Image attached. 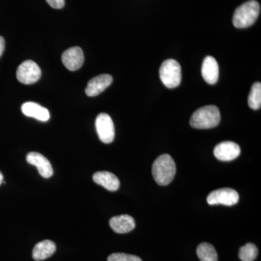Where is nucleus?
Segmentation results:
<instances>
[{"label":"nucleus","mask_w":261,"mask_h":261,"mask_svg":"<svg viewBox=\"0 0 261 261\" xmlns=\"http://www.w3.org/2000/svg\"><path fill=\"white\" fill-rule=\"evenodd\" d=\"M93 181L108 191L116 192L120 187L119 179L116 175L108 171H99L94 173Z\"/></svg>","instance_id":"nucleus-14"},{"label":"nucleus","mask_w":261,"mask_h":261,"mask_svg":"<svg viewBox=\"0 0 261 261\" xmlns=\"http://www.w3.org/2000/svg\"><path fill=\"white\" fill-rule=\"evenodd\" d=\"M56 251V243L51 240H46L35 245L33 249L32 257L37 261L45 260L51 257Z\"/></svg>","instance_id":"nucleus-16"},{"label":"nucleus","mask_w":261,"mask_h":261,"mask_svg":"<svg viewBox=\"0 0 261 261\" xmlns=\"http://www.w3.org/2000/svg\"><path fill=\"white\" fill-rule=\"evenodd\" d=\"M108 261H142L137 255H129L126 253H113L108 257Z\"/></svg>","instance_id":"nucleus-20"},{"label":"nucleus","mask_w":261,"mask_h":261,"mask_svg":"<svg viewBox=\"0 0 261 261\" xmlns=\"http://www.w3.org/2000/svg\"><path fill=\"white\" fill-rule=\"evenodd\" d=\"M5 42L4 38L0 37V58L2 55L3 54V51L5 50Z\"/></svg>","instance_id":"nucleus-22"},{"label":"nucleus","mask_w":261,"mask_h":261,"mask_svg":"<svg viewBox=\"0 0 261 261\" xmlns=\"http://www.w3.org/2000/svg\"><path fill=\"white\" fill-rule=\"evenodd\" d=\"M240 146L230 141H226L216 145L214 151L215 157L221 161H233L240 155Z\"/></svg>","instance_id":"nucleus-8"},{"label":"nucleus","mask_w":261,"mask_h":261,"mask_svg":"<svg viewBox=\"0 0 261 261\" xmlns=\"http://www.w3.org/2000/svg\"><path fill=\"white\" fill-rule=\"evenodd\" d=\"M202 75L207 84H215L218 82L219 67L214 57H205L202 65Z\"/></svg>","instance_id":"nucleus-12"},{"label":"nucleus","mask_w":261,"mask_h":261,"mask_svg":"<svg viewBox=\"0 0 261 261\" xmlns=\"http://www.w3.org/2000/svg\"><path fill=\"white\" fill-rule=\"evenodd\" d=\"M258 254V250L254 244L247 243L240 249L239 257L242 261H254Z\"/></svg>","instance_id":"nucleus-19"},{"label":"nucleus","mask_w":261,"mask_h":261,"mask_svg":"<svg viewBox=\"0 0 261 261\" xmlns=\"http://www.w3.org/2000/svg\"><path fill=\"white\" fill-rule=\"evenodd\" d=\"M84 61V53L80 47H73L65 50L62 55V62L67 69L75 71L80 69Z\"/></svg>","instance_id":"nucleus-9"},{"label":"nucleus","mask_w":261,"mask_h":261,"mask_svg":"<svg viewBox=\"0 0 261 261\" xmlns=\"http://www.w3.org/2000/svg\"><path fill=\"white\" fill-rule=\"evenodd\" d=\"M16 75L20 83L32 84L36 83L41 78L42 70L35 62L29 60L19 65Z\"/></svg>","instance_id":"nucleus-5"},{"label":"nucleus","mask_w":261,"mask_h":261,"mask_svg":"<svg viewBox=\"0 0 261 261\" xmlns=\"http://www.w3.org/2000/svg\"><path fill=\"white\" fill-rule=\"evenodd\" d=\"M152 172L158 185L166 186L173 181L176 175V163L169 154H162L154 161Z\"/></svg>","instance_id":"nucleus-1"},{"label":"nucleus","mask_w":261,"mask_h":261,"mask_svg":"<svg viewBox=\"0 0 261 261\" xmlns=\"http://www.w3.org/2000/svg\"><path fill=\"white\" fill-rule=\"evenodd\" d=\"M98 137L103 143L110 144L115 138V127L112 118L106 113L98 115L95 121Z\"/></svg>","instance_id":"nucleus-6"},{"label":"nucleus","mask_w":261,"mask_h":261,"mask_svg":"<svg viewBox=\"0 0 261 261\" xmlns=\"http://www.w3.org/2000/svg\"><path fill=\"white\" fill-rule=\"evenodd\" d=\"M221 121L219 108L215 106H207L199 108L192 114L190 125L198 129H208L214 128Z\"/></svg>","instance_id":"nucleus-3"},{"label":"nucleus","mask_w":261,"mask_h":261,"mask_svg":"<svg viewBox=\"0 0 261 261\" xmlns=\"http://www.w3.org/2000/svg\"><path fill=\"white\" fill-rule=\"evenodd\" d=\"M160 78L163 84L169 89L176 88L181 82V65L173 59H168L161 65Z\"/></svg>","instance_id":"nucleus-4"},{"label":"nucleus","mask_w":261,"mask_h":261,"mask_svg":"<svg viewBox=\"0 0 261 261\" xmlns=\"http://www.w3.org/2000/svg\"><path fill=\"white\" fill-rule=\"evenodd\" d=\"M110 226L117 233H126L135 229V219L128 215H121L113 217L109 221Z\"/></svg>","instance_id":"nucleus-13"},{"label":"nucleus","mask_w":261,"mask_h":261,"mask_svg":"<svg viewBox=\"0 0 261 261\" xmlns=\"http://www.w3.org/2000/svg\"><path fill=\"white\" fill-rule=\"evenodd\" d=\"M27 161L29 164L37 168L39 174L42 177L50 178L53 175V168L50 162L44 155L39 152H29L27 156Z\"/></svg>","instance_id":"nucleus-11"},{"label":"nucleus","mask_w":261,"mask_h":261,"mask_svg":"<svg viewBox=\"0 0 261 261\" xmlns=\"http://www.w3.org/2000/svg\"><path fill=\"white\" fill-rule=\"evenodd\" d=\"M239 194L231 188H222L215 190L209 194L207 202L209 205H224L231 206L238 203Z\"/></svg>","instance_id":"nucleus-7"},{"label":"nucleus","mask_w":261,"mask_h":261,"mask_svg":"<svg viewBox=\"0 0 261 261\" xmlns=\"http://www.w3.org/2000/svg\"><path fill=\"white\" fill-rule=\"evenodd\" d=\"M21 111L25 116L32 117L41 121H47L50 118L49 111L36 102L23 103Z\"/></svg>","instance_id":"nucleus-15"},{"label":"nucleus","mask_w":261,"mask_h":261,"mask_svg":"<svg viewBox=\"0 0 261 261\" xmlns=\"http://www.w3.org/2000/svg\"><path fill=\"white\" fill-rule=\"evenodd\" d=\"M3 182V173L0 172V185H1V184Z\"/></svg>","instance_id":"nucleus-23"},{"label":"nucleus","mask_w":261,"mask_h":261,"mask_svg":"<svg viewBox=\"0 0 261 261\" xmlns=\"http://www.w3.org/2000/svg\"><path fill=\"white\" fill-rule=\"evenodd\" d=\"M248 105L252 110H258L261 107V84L255 82L252 86L248 97Z\"/></svg>","instance_id":"nucleus-18"},{"label":"nucleus","mask_w":261,"mask_h":261,"mask_svg":"<svg viewBox=\"0 0 261 261\" xmlns=\"http://www.w3.org/2000/svg\"><path fill=\"white\" fill-rule=\"evenodd\" d=\"M260 4L255 0H250L240 5L233 15V24L236 28L246 29L256 21L260 15Z\"/></svg>","instance_id":"nucleus-2"},{"label":"nucleus","mask_w":261,"mask_h":261,"mask_svg":"<svg viewBox=\"0 0 261 261\" xmlns=\"http://www.w3.org/2000/svg\"><path fill=\"white\" fill-rule=\"evenodd\" d=\"M197 255L200 261H218L217 252L211 244H200L197 248Z\"/></svg>","instance_id":"nucleus-17"},{"label":"nucleus","mask_w":261,"mask_h":261,"mask_svg":"<svg viewBox=\"0 0 261 261\" xmlns=\"http://www.w3.org/2000/svg\"><path fill=\"white\" fill-rule=\"evenodd\" d=\"M48 4L55 9H61L64 7L65 0H46Z\"/></svg>","instance_id":"nucleus-21"},{"label":"nucleus","mask_w":261,"mask_h":261,"mask_svg":"<svg viewBox=\"0 0 261 261\" xmlns=\"http://www.w3.org/2000/svg\"><path fill=\"white\" fill-rule=\"evenodd\" d=\"M113 77L110 74H100L89 81L86 87V94L89 97H95L112 84Z\"/></svg>","instance_id":"nucleus-10"}]
</instances>
